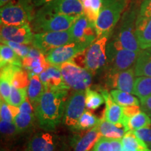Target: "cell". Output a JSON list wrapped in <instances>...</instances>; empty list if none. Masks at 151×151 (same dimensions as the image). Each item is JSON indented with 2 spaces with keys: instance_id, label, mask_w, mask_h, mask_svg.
Instances as JSON below:
<instances>
[{
  "instance_id": "46",
  "label": "cell",
  "mask_w": 151,
  "mask_h": 151,
  "mask_svg": "<svg viewBox=\"0 0 151 151\" xmlns=\"http://www.w3.org/2000/svg\"><path fill=\"white\" fill-rule=\"evenodd\" d=\"M11 0H0V5H1V7L4 6L7 3L9 2Z\"/></svg>"
},
{
  "instance_id": "5",
  "label": "cell",
  "mask_w": 151,
  "mask_h": 151,
  "mask_svg": "<svg viewBox=\"0 0 151 151\" xmlns=\"http://www.w3.org/2000/svg\"><path fill=\"white\" fill-rule=\"evenodd\" d=\"M139 52L123 48L116 38L113 39L106 45V62L110 63L109 72H120L134 67Z\"/></svg>"
},
{
  "instance_id": "48",
  "label": "cell",
  "mask_w": 151,
  "mask_h": 151,
  "mask_svg": "<svg viewBox=\"0 0 151 151\" xmlns=\"http://www.w3.org/2000/svg\"><path fill=\"white\" fill-rule=\"evenodd\" d=\"M145 151H150V150H149V149H148V148H147V149H146V150H145Z\"/></svg>"
},
{
  "instance_id": "1",
  "label": "cell",
  "mask_w": 151,
  "mask_h": 151,
  "mask_svg": "<svg viewBox=\"0 0 151 151\" xmlns=\"http://www.w3.org/2000/svg\"><path fill=\"white\" fill-rule=\"evenodd\" d=\"M69 89H48L45 91L34 108L41 128L52 132L62 122L65 106Z\"/></svg>"
},
{
  "instance_id": "17",
  "label": "cell",
  "mask_w": 151,
  "mask_h": 151,
  "mask_svg": "<svg viewBox=\"0 0 151 151\" xmlns=\"http://www.w3.org/2000/svg\"><path fill=\"white\" fill-rule=\"evenodd\" d=\"M57 138L50 132H39L31 138L25 151H55Z\"/></svg>"
},
{
  "instance_id": "10",
  "label": "cell",
  "mask_w": 151,
  "mask_h": 151,
  "mask_svg": "<svg viewBox=\"0 0 151 151\" xmlns=\"http://www.w3.org/2000/svg\"><path fill=\"white\" fill-rule=\"evenodd\" d=\"M86 91L73 92L66 101L62 123L73 129L86 111Z\"/></svg>"
},
{
  "instance_id": "25",
  "label": "cell",
  "mask_w": 151,
  "mask_h": 151,
  "mask_svg": "<svg viewBox=\"0 0 151 151\" xmlns=\"http://www.w3.org/2000/svg\"><path fill=\"white\" fill-rule=\"evenodd\" d=\"M29 79L27 88V97L35 108L45 91V87L39 78V75L32 76Z\"/></svg>"
},
{
  "instance_id": "4",
  "label": "cell",
  "mask_w": 151,
  "mask_h": 151,
  "mask_svg": "<svg viewBox=\"0 0 151 151\" xmlns=\"http://www.w3.org/2000/svg\"><path fill=\"white\" fill-rule=\"evenodd\" d=\"M78 17L48 14L38 11L32 19L33 29L37 33L66 31L70 29Z\"/></svg>"
},
{
  "instance_id": "44",
  "label": "cell",
  "mask_w": 151,
  "mask_h": 151,
  "mask_svg": "<svg viewBox=\"0 0 151 151\" xmlns=\"http://www.w3.org/2000/svg\"><path fill=\"white\" fill-rule=\"evenodd\" d=\"M19 109H20V112L27 113H35V109H34L32 104L30 103L28 97L27 98V99L22 104V105L19 107Z\"/></svg>"
},
{
  "instance_id": "20",
  "label": "cell",
  "mask_w": 151,
  "mask_h": 151,
  "mask_svg": "<svg viewBox=\"0 0 151 151\" xmlns=\"http://www.w3.org/2000/svg\"><path fill=\"white\" fill-rule=\"evenodd\" d=\"M135 35L141 50L151 48V17L137 16Z\"/></svg>"
},
{
  "instance_id": "11",
  "label": "cell",
  "mask_w": 151,
  "mask_h": 151,
  "mask_svg": "<svg viewBox=\"0 0 151 151\" xmlns=\"http://www.w3.org/2000/svg\"><path fill=\"white\" fill-rule=\"evenodd\" d=\"M73 42L91 45L97 39L95 24L88 20L84 14L79 16L69 29Z\"/></svg>"
},
{
  "instance_id": "16",
  "label": "cell",
  "mask_w": 151,
  "mask_h": 151,
  "mask_svg": "<svg viewBox=\"0 0 151 151\" xmlns=\"http://www.w3.org/2000/svg\"><path fill=\"white\" fill-rule=\"evenodd\" d=\"M22 67L29 74V78L33 75H39L50 67L46 55L36 48H31L29 54L22 59Z\"/></svg>"
},
{
  "instance_id": "32",
  "label": "cell",
  "mask_w": 151,
  "mask_h": 151,
  "mask_svg": "<svg viewBox=\"0 0 151 151\" xmlns=\"http://www.w3.org/2000/svg\"><path fill=\"white\" fill-rule=\"evenodd\" d=\"M100 120L101 119L97 118L93 113L88 110H86L79 119L78 123L72 129H74L75 131L91 129L99 124Z\"/></svg>"
},
{
  "instance_id": "29",
  "label": "cell",
  "mask_w": 151,
  "mask_h": 151,
  "mask_svg": "<svg viewBox=\"0 0 151 151\" xmlns=\"http://www.w3.org/2000/svg\"><path fill=\"white\" fill-rule=\"evenodd\" d=\"M110 93L113 100L120 106L127 107L132 106H141L140 99L136 97L134 94L119 90H113Z\"/></svg>"
},
{
  "instance_id": "15",
  "label": "cell",
  "mask_w": 151,
  "mask_h": 151,
  "mask_svg": "<svg viewBox=\"0 0 151 151\" xmlns=\"http://www.w3.org/2000/svg\"><path fill=\"white\" fill-rule=\"evenodd\" d=\"M136 77L134 67L120 72H109L107 78V84L111 88H116L134 94Z\"/></svg>"
},
{
  "instance_id": "24",
  "label": "cell",
  "mask_w": 151,
  "mask_h": 151,
  "mask_svg": "<svg viewBox=\"0 0 151 151\" xmlns=\"http://www.w3.org/2000/svg\"><path fill=\"white\" fill-rule=\"evenodd\" d=\"M126 131H135L143 128L149 127L151 125V118L146 112L140 111L122 123Z\"/></svg>"
},
{
  "instance_id": "12",
  "label": "cell",
  "mask_w": 151,
  "mask_h": 151,
  "mask_svg": "<svg viewBox=\"0 0 151 151\" xmlns=\"http://www.w3.org/2000/svg\"><path fill=\"white\" fill-rule=\"evenodd\" d=\"M89 46L90 45L87 43L77 42L64 45L50 50L46 55V60L50 65L60 66L65 62L70 61Z\"/></svg>"
},
{
  "instance_id": "34",
  "label": "cell",
  "mask_w": 151,
  "mask_h": 151,
  "mask_svg": "<svg viewBox=\"0 0 151 151\" xmlns=\"http://www.w3.org/2000/svg\"><path fill=\"white\" fill-rule=\"evenodd\" d=\"M105 102L102 94L90 88L86 90V106L90 110H95Z\"/></svg>"
},
{
  "instance_id": "42",
  "label": "cell",
  "mask_w": 151,
  "mask_h": 151,
  "mask_svg": "<svg viewBox=\"0 0 151 151\" xmlns=\"http://www.w3.org/2000/svg\"><path fill=\"white\" fill-rule=\"evenodd\" d=\"M138 16L143 18L151 17V0H144L141 4Z\"/></svg>"
},
{
  "instance_id": "36",
  "label": "cell",
  "mask_w": 151,
  "mask_h": 151,
  "mask_svg": "<svg viewBox=\"0 0 151 151\" xmlns=\"http://www.w3.org/2000/svg\"><path fill=\"white\" fill-rule=\"evenodd\" d=\"M27 98V89L16 88L12 86L9 97V104L16 107H20Z\"/></svg>"
},
{
  "instance_id": "40",
  "label": "cell",
  "mask_w": 151,
  "mask_h": 151,
  "mask_svg": "<svg viewBox=\"0 0 151 151\" xmlns=\"http://www.w3.org/2000/svg\"><path fill=\"white\" fill-rule=\"evenodd\" d=\"M92 151H113L111 138L101 136L94 145Z\"/></svg>"
},
{
  "instance_id": "9",
  "label": "cell",
  "mask_w": 151,
  "mask_h": 151,
  "mask_svg": "<svg viewBox=\"0 0 151 151\" xmlns=\"http://www.w3.org/2000/svg\"><path fill=\"white\" fill-rule=\"evenodd\" d=\"M108 37H102L92 43L85 50L84 68L90 73H95L105 65L107 61L106 43Z\"/></svg>"
},
{
  "instance_id": "41",
  "label": "cell",
  "mask_w": 151,
  "mask_h": 151,
  "mask_svg": "<svg viewBox=\"0 0 151 151\" xmlns=\"http://www.w3.org/2000/svg\"><path fill=\"white\" fill-rule=\"evenodd\" d=\"M134 132L147 146L151 145V128H143V129L135 130Z\"/></svg>"
},
{
  "instance_id": "47",
  "label": "cell",
  "mask_w": 151,
  "mask_h": 151,
  "mask_svg": "<svg viewBox=\"0 0 151 151\" xmlns=\"http://www.w3.org/2000/svg\"><path fill=\"white\" fill-rule=\"evenodd\" d=\"M148 148L149 150H150V151H151V145H149V146H148Z\"/></svg>"
},
{
  "instance_id": "8",
  "label": "cell",
  "mask_w": 151,
  "mask_h": 151,
  "mask_svg": "<svg viewBox=\"0 0 151 151\" xmlns=\"http://www.w3.org/2000/svg\"><path fill=\"white\" fill-rule=\"evenodd\" d=\"M73 42L70 32L68 29L62 32L35 34L32 44L46 55L52 49Z\"/></svg>"
},
{
  "instance_id": "27",
  "label": "cell",
  "mask_w": 151,
  "mask_h": 151,
  "mask_svg": "<svg viewBox=\"0 0 151 151\" xmlns=\"http://www.w3.org/2000/svg\"><path fill=\"white\" fill-rule=\"evenodd\" d=\"M14 65L22 67V58L8 45L1 43L0 46V67Z\"/></svg>"
},
{
  "instance_id": "49",
  "label": "cell",
  "mask_w": 151,
  "mask_h": 151,
  "mask_svg": "<svg viewBox=\"0 0 151 151\" xmlns=\"http://www.w3.org/2000/svg\"><path fill=\"white\" fill-rule=\"evenodd\" d=\"M122 151H124V150H122Z\"/></svg>"
},
{
  "instance_id": "7",
  "label": "cell",
  "mask_w": 151,
  "mask_h": 151,
  "mask_svg": "<svg viewBox=\"0 0 151 151\" xmlns=\"http://www.w3.org/2000/svg\"><path fill=\"white\" fill-rule=\"evenodd\" d=\"M137 16V11L134 6H131L124 13L116 39L123 48L139 52L141 50L139 48L135 35Z\"/></svg>"
},
{
  "instance_id": "45",
  "label": "cell",
  "mask_w": 151,
  "mask_h": 151,
  "mask_svg": "<svg viewBox=\"0 0 151 151\" xmlns=\"http://www.w3.org/2000/svg\"><path fill=\"white\" fill-rule=\"evenodd\" d=\"M32 1L33 4L35 6H43L49 1H52V0H32Z\"/></svg>"
},
{
  "instance_id": "22",
  "label": "cell",
  "mask_w": 151,
  "mask_h": 151,
  "mask_svg": "<svg viewBox=\"0 0 151 151\" xmlns=\"http://www.w3.org/2000/svg\"><path fill=\"white\" fill-rule=\"evenodd\" d=\"M101 137L98 125L88 130L83 135L73 140V151H90Z\"/></svg>"
},
{
  "instance_id": "23",
  "label": "cell",
  "mask_w": 151,
  "mask_h": 151,
  "mask_svg": "<svg viewBox=\"0 0 151 151\" xmlns=\"http://www.w3.org/2000/svg\"><path fill=\"white\" fill-rule=\"evenodd\" d=\"M134 68L137 77H151V48L141 50L139 52Z\"/></svg>"
},
{
  "instance_id": "3",
  "label": "cell",
  "mask_w": 151,
  "mask_h": 151,
  "mask_svg": "<svg viewBox=\"0 0 151 151\" xmlns=\"http://www.w3.org/2000/svg\"><path fill=\"white\" fill-rule=\"evenodd\" d=\"M32 7L28 0H11L1 7V26H19L32 20Z\"/></svg>"
},
{
  "instance_id": "31",
  "label": "cell",
  "mask_w": 151,
  "mask_h": 151,
  "mask_svg": "<svg viewBox=\"0 0 151 151\" xmlns=\"http://www.w3.org/2000/svg\"><path fill=\"white\" fill-rule=\"evenodd\" d=\"M134 94L139 99L151 96V77L139 76L136 78Z\"/></svg>"
},
{
  "instance_id": "14",
  "label": "cell",
  "mask_w": 151,
  "mask_h": 151,
  "mask_svg": "<svg viewBox=\"0 0 151 151\" xmlns=\"http://www.w3.org/2000/svg\"><path fill=\"white\" fill-rule=\"evenodd\" d=\"M29 23L19 26H1V41H13L22 44H29L33 40Z\"/></svg>"
},
{
  "instance_id": "26",
  "label": "cell",
  "mask_w": 151,
  "mask_h": 151,
  "mask_svg": "<svg viewBox=\"0 0 151 151\" xmlns=\"http://www.w3.org/2000/svg\"><path fill=\"white\" fill-rule=\"evenodd\" d=\"M98 128L101 136L111 139H122L127 132L122 124H113L104 118L100 120Z\"/></svg>"
},
{
  "instance_id": "13",
  "label": "cell",
  "mask_w": 151,
  "mask_h": 151,
  "mask_svg": "<svg viewBox=\"0 0 151 151\" xmlns=\"http://www.w3.org/2000/svg\"><path fill=\"white\" fill-rule=\"evenodd\" d=\"M39 11L48 14L78 17L83 14L81 0H52L42 6Z\"/></svg>"
},
{
  "instance_id": "38",
  "label": "cell",
  "mask_w": 151,
  "mask_h": 151,
  "mask_svg": "<svg viewBox=\"0 0 151 151\" xmlns=\"http://www.w3.org/2000/svg\"><path fill=\"white\" fill-rule=\"evenodd\" d=\"M0 131L1 135L7 138L14 137L18 134L19 132L14 122H9L1 120L0 121Z\"/></svg>"
},
{
  "instance_id": "43",
  "label": "cell",
  "mask_w": 151,
  "mask_h": 151,
  "mask_svg": "<svg viewBox=\"0 0 151 151\" xmlns=\"http://www.w3.org/2000/svg\"><path fill=\"white\" fill-rule=\"evenodd\" d=\"M141 110L146 112L151 118V96L140 99Z\"/></svg>"
},
{
  "instance_id": "6",
  "label": "cell",
  "mask_w": 151,
  "mask_h": 151,
  "mask_svg": "<svg viewBox=\"0 0 151 151\" xmlns=\"http://www.w3.org/2000/svg\"><path fill=\"white\" fill-rule=\"evenodd\" d=\"M62 78L69 88L74 91H86L92 83V73L85 68L81 67L72 60L59 66Z\"/></svg>"
},
{
  "instance_id": "21",
  "label": "cell",
  "mask_w": 151,
  "mask_h": 151,
  "mask_svg": "<svg viewBox=\"0 0 151 151\" xmlns=\"http://www.w3.org/2000/svg\"><path fill=\"white\" fill-rule=\"evenodd\" d=\"M23 67H17L14 65H8L1 68L0 73V93L1 99L6 102L9 103V97L12 88L13 78L14 73L18 69Z\"/></svg>"
},
{
  "instance_id": "28",
  "label": "cell",
  "mask_w": 151,
  "mask_h": 151,
  "mask_svg": "<svg viewBox=\"0 0 151 151\" xmlns=\"http://www.w3.org/2000/svg\"><path fill=\"white\" fill-rule=\"evenodd\" d=\"M122 142L123 150L125 151H143L148 148V146L132 130L126 132L122 138Z\"/></svg>"
},
{
  "instance_id": "19",
  "label": "cell",
  "mask_w": 151,
  "mask_h": 151,
  "mask_svg": "<svg viewBox=\"0 0 151 151\" xmlns=\"http://www.w3.org/2000/svg\"><path fill=\"white\" fill-rule=\"evenodd\" d=\"M101 93L104 98L106 104L103 118L113 124H118V125L122 124V119H123L122 107L118 105L113 100L111 93H109L106 90H101Z\"/></svg>"
},
{
  "instance_id": "37",
  "label": "cell",
  "mask_w": 151,
  "mask_h": 151,
  "mask_svg": "<svg viewBox=\"0 0 151 151\" xmlns=\"http://www.w3.org/2000/svg\"><path fill=\"white\" fill-rule=\"evenodd\" d=\"M29 76L27 71L21 69H18L14 73L12 86L16 88H26L27 89L29 83Z\"/></svg>"
},
{
  "instance_id": "33",
  "label": "cell",
  "mask_w": 151,
  "mask_h": 151,
  "mask_svg": "<svg viewBox=\"0 0 151 151\" xmlns=\"http://www.w3.org/2000/svg\"><path fill=\"white\" fill-rule=\"evenodd\" d=\"M35 113H19L14 120L19 133H22L29 129L35 122Z\"/></svg>"
},
{
  "instance_id": "30",
  "label": "cell",
  "mask_w": 151,
  "mask_h": 151,
  "mask_svg": "<svg viewBox=\"0 0 151 151\" xmlns=\"http://www.w3.org/2000/svg\"><path fill=\"white\" fill-rule=\"evenodd\" d=\"M83 14L88 20L95 24L101 7V0H81Z\"/></svg>"
},
{
  "instance_id": "35",
  "label": "cell",
  "mask_w": 151,
  "mask_h": 151,
  "mask_svg": "<svg viewBox=\"0 0 151 151\" xmlns=\"http://www.w3.org/2000/svg\"><path fill=\"white\" fill-rule=\"evenodd\" d=\"M20 113L18 107L14 106L6 102L4 100L1 99L0 101V116L1 120L9 122H14V118Z\"/></svg>"
},
{
  "instance_id": "39",
  "label": "cell",
  "mask_w": 151,
  "mask_h": 151,
  "mask_svg": "<svg viewBox=\"0 0 151 151\" xmlns=\"http://www.w3.org/2000/svg\"><path fill=\"white\" fill-rule=\"evenodd\" d=\"M1 43H4V44H6L9 46H10L22 59H23L24 58L27 56V55L29 54L30 48H31L27 44H22V43L13 42V41H1Z\"/></svg>"
},
{
  "instance_id": "2",
  "label": "cell",
  "mask_w": 151,
  "mask_h": 151,
  "mask_svg": "<svg viewBox=\"0 0 151 151\" xmlns=\"http://www.w3.org/2000/svg\"><path fill=\"white\" fill-rule=\"evenodd\" d=\"M129 0H101V7L95 28L97 39L108 37L120 20L125 10Z\"/></svg>"
},
{
  "instance_id": "18",
  "label": "cell",
  "mask_w": 151,
  "mask_h": 151,
  "mask_svg": "<svg viewBox=\"0 0 151 151\" xmlns=\"http://www.w3.org/2000/svg\"><path fill=\"white\" fill-rule=\"evenodd\" d=\"M45 88L48 89H70L62 78L59 66L50 65L48 69L39 74Z\"/></svg>"
}]
</instances>
